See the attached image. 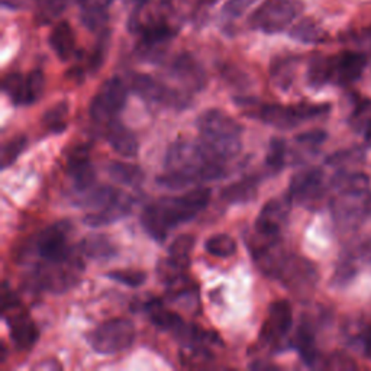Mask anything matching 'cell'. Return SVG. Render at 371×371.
Instances as JSON below:
<instances>
[{
  "label": "cell",
  "mask_w": 371,
  "mask_h": 371,
  "mask_svg": "<svg viewBox=\"0 0 371 371\" xmlns=\"http://www.w3.org/2000/svg\"><path fill=\"white\" fill-rule=\"evenodd\" d=\"M211 200V190L197 188L176 197H162L148 206L141 214V225L157 242H164L170 229L190 222L203 212Z\"/></svg>",
  "instance_id": "7a4b0ae2"
},
{
  "label": "cell",
  "mask_w": 371,
  "mask_h": 371,
  "mask_svg": "<svg viewBox=\"0 0 371 371\" xmlns=\"http://www.w3.org/2000/svg\"><path fill=\"white\" fill-rule=\"evenodd\" d=\"M68 4V0H39V5L45 9V15L57 16L60 15Z\"/></svg>",
  "instance_id": "f907efd6"
},
{
  "label": "cell",
  "mask_w": 371,
  "mask_h": 371,
  "mask_svg": "<svg viewBox=\"0 0 371 371\" xmlns=\"http://www.w3.org/2000/svg\"><path fill=\"white\" fill-rule=\"evenodd\" d=\"M110 280L122 283L128 287H141L147 282V274L141 270H115L108 273Z\"/></svg>",
  "instance_id": "b9f144b4"
},
{
  "label": "cell",
  "mask_w": 371,
  "mask_h": 371,
  "mask_svg": "<svg viewBox=\"0 0 371 371\" xmlns=\"http://www.w3.org/2000/svg\"><path fill=\"white\" fill-rule=\"evenodd\" d=\"M200 145L206 154L226 162L240 154L242 148V125L221 109L204 110L197 118Z\"/></svg>",
  "instance_id": "3957f363"
},
{
  "label": "cell",
  "mask_w": 371,
  "mask_h": 371,
  "mask_svg": "<svg viewBox=\"0 0 371 371\" xmlns=\"http://www.w3.org/2000/svg\"><path fill=\"white\" fill-rule=\"evenodd\" d=\"M128 87L119 77L106 80L99 89L98 95L91 100L90 115L99 124H108L115 119L126 105Z\"/></svg>",
  "instance_id": "52a82bcc"
},
{
  "label": "cell",
  "mask_w": 371,
  "mask_h": 371,
  "mask_svg": "<svg viewBox=\"0 0 371 371\" xmlns=\"http://www.w3.org/2000/svg\"><path fill=\"white\" fill-rule=\"evenodd\" d=\"M371 214V196L342 195L332 202V215L341 229L357 228Z\"/></svg>",
  "instance_id": "8fae6325"
},
{
  "label": "cell",
  "mask_w": 371,
  "mask_h": 371,
  "mask_svg": "<svg viewBox=\"0 0 371 371\" xmlns=\"http://www.w3.org/2000/svg\"><path fill=\"white\" fill-rule=\"evenodd\" d=\"M332 82V57L318 56L308 67V83L313 89H320Z\"/></svg>",
  "instance_id": "f546056e"
},
{
  "label": "cell",
  "mask_w": 371,
  "mask_h": 371,
  "mask_svg": "<svg viewBox=\"0 0 371 371\" xmlns=\"http://www.w3.org/2000/svg\"><path fill=\"white\" fill-rule=\"evenodd\" d=\"M289 35L293 39L304 44H322L325 42V39H327V32H325L311 18L299 20L296 25H293Z\"/></svg>",
  "instance_id": "f1b7e54d"
},
{
  "label": "cell",
  "mask_w": 371,
  "mask_h": 371,
  "mask_svg": "<svg viewBox=\"0 0 371 371\" xmlns=\"http://www.w3.org/2000/svg\"><path fill=\"white\" fill-rule=\"evenodd\" d=\"M82 263L77 255H72L68 260L48 263L44 261L34 271L32 282L45 290L65 292L72 287L79 278Z\"/></svg>",
  "instance_id": "8992f818"
},
{
  "label": "cell",
  "mask_w": 371,
  "mask_h": 371,
  "mask_svg": "<svg viewBox=\"0 0 371 371\" xmlns=\"http://www.w3.org/2000/svg\"><path fill=\"white\" fill-rule=\"evenodd\" d=\"M260 119L264 124L274 126L277 129H292L304 122L300 118V113L296 105L285 106L278 103L263 105Z\"/></svg>",
  "instance_id": "7402d4cb"
},
{
  "label": "cell",
  "mask_w": 371,
  "mask_h": 371,
  "mask_svg": "<svg viewBox=\"0 0 371 371\" xmlns=\"http://www.w3.org/2000/svg\"><path fill=\"white\" fill-rule=\"evenodd\" d=\"M367 58L364 54L345 51L332 57V82L339 86H350L356 83L365 68Z\"/></svg>",
  "instance_id": "e0dca14e"
},
{
  "label": "cell",
  "mask_w": 371,
  "mask_h": 371,
  "mask_svg": "<svg viewBox=\"0 0 371 371\" xmlns=\"http://www.w3.org/2000/svg\"><path fill=\"white\" fill-rule=\"evenodd\" d=\"M72 225L58 222L45 228L35 238V251L42 261H64L74 254L68 245V232Z\"/></svg>",
  "instance_id": "9c48e42d"
},
{
  "label": "cell",
  "mask_w": 371,
  "mask_h": 371,
  "mask_svg": "<svg viewBox=\"0 0 371 371\" xmlns=\"http://www.w3.org/2000/svg\"><path fill=\"white\" fill-rule=\"evenodd\" d=\"M0 301H2V313L4 315L20 308L19 297L9 289L6 282H4V285H2V296H0Z\"/></svg>",
  "instance_id": "681fc988"
},
{
  "label": "cell",
  "mask_w": 371,
  "mask_h": 371,
  "mask_svg": "<svg viewBox=\"0 0 371 371\" xmlns=\"http://www.w3.org/2000/svg\"><path fill=\"white\" fill-rule=\"evenodd\" d=\"M45 91V76L41 70H34L27 76L25 106L37 103Z\"/></svg>",
  "instance_id": "60d3db41"
},
{
  "label": "cell",
  "mask_w": 371,
  "mask_h": 371,
  "mask_svg": "<svg viewBox=\"0 0 371 371\" xmlns=\"http://www.w3.org/2000/svg\"><path fill=\"white\" fill-rule=\"evenodd\" d=\"M259 192V180L255 177H247L240 181L229 184L222 190V199L228 203L238 204L248 203L255 199Z\"/></svg>",
  "instance_id": "4316f807"
},
{
  "label": "cell",
  "mask_w": 371,
  "mask_h": 371,
  "mask_svg": "<svg viewBox=\"0 0 371 371\" xmlns=\"http://www.w3.org/2000/svg\"><path fill=\"white\" fill-rule=\"evenodd\" d=\"M135 339V327L126 318H113L102 322L87 335L91 350L102 356L126 351Z\"/></svg>",
  "instance_id": "277c9868"
},
{
  "label": "cell",
  "mask_w": 371,
  "mask_h": 371,
  "mask_svg": "<svg viewBox=\"0 0 371 371\" xmlns=\"http://www.w3.org/2000/svg\"><path fill=\"white\" fill-rule=\"evenodd\" d=\"M257 0H226L223 5V15L228 18H240L242 16Z\"/></svg>",
  "instance_id": "f6af8a7d"
},
{
  "label": "cell",
  "mask_w": 371,
  "mask_h": 371,
  "mask_svg": "<svg viewBox=\"0 0 371 371\" xmlns=\"http://www.w3.org/2000/svg\"><path fill=\"white\" fill-rule=\"evenodd\" d=\"M331 186L339 192V195H364L370 190V178L364 173L342 170L332 177Z\"/></svg>",
  "instance_id": "d4e9b609"
},
{
  "label": "cell",
  "mask_w": 371,
  "mask_h": 371,
  "mask_svg": "<svg viewBox=\"0 0 371 371\" xmlns=\"http://www.w3.org/2000/svg\"><path fill=\"white\" fill-rule=\"evenodd\" d=\"M132 209V200L131 196H128L125 192L121 193V196L116 199L113 203L108 204L106 207L99 209V211H91L84 218V225L90 228H102L108 226L110 223H115L129 215Z\"/></svg>",
  "instance_id": "ac0fdd59"
},
{
  "label": "cell",
  "mask_w": 371,
  "mask_h": 371,
  "mask_svg": "<svg viewBox=\"0 0 371 371\" xmlns=\"http://www.w3.org/2000/svg\"><path fill=\"white\" fill-rule=\"evenodd\" d=\"M293 325V312L287 300H277L268 306L266 320L260 332L264 346H280Z\"/></svg>",
  "instance_id": "30bf717a"
},
{
  "label": "cell",
  "mask_w": 371,
  "mask_h": 371,
  "mask_svg": "<svg viewBox=\"0 0 371 371\" xmlns=\"http://www.w3.org/2000/svg\"><path fill=\"white\" fill-rule=\"evenodd\" d=\"M363 158H364V154L361 150H342L328 157L327 162L330 166L342 167L346 164H353V162H358Z\"/></svg>",
  "instance_id": "ee69618b"
},
{
  "label": "cell",
  "mask_w": 371,
  "mask_h": 371,
  "mask_svg": "<svg viewBox=\"0 0 371 371\" xmlns=\"http://www.w3.org/2000/svg\"><path fill=\"white\" fill-rule=\"evenodd\" d=\"M358 266L360 264L351 257V254L345 251L341 255L339 261L337 263V267L332 275V285L335 287H345L346 285H350L358 273V268H360Z\"/></svg>",
  "instance_id": "1f68e13d"
},
{
  "label": "cell",
  "mask_w": 371,
  "mask_h": 371,
  "mask_svg": "<svg viewBox=\"0 0 371 371\" xmlns=\"http://www.w3.org/2000/svg\"><path fill=\"white\" fill-rule=\"evenodd\" d=\"M206 251L219 259H229L232 255H235L238 247L235 240L228 234H216L209 238L204 244Z\"/></svg>",
  "instance_id": "e575fe53"
},
{
  "label": "cell",
  "mask_w": 371,
  "mask_h": 371,
  "mask_svg": "<svg viewBox=\"0 0 371 371\" xmlns=\"http://www.w3.org/2000/svg\"><path fill=\"white\" fill-rule=\"evenodd\" d=\"M51 50L61 61H68L76 51V37L68 22H60L54 27L48 37Z\"/></svg>",
  "instance_id": "603a6c76"
},
{
  "label": "cell",
  "mask_w": 371,
  "mask_h": 371,
  "mask_svg": "<svg viewBox=\"0 0 371 371\" xmlns=\"http://www.w3.org/2000/svg\"><path fill=\"white\" fill-rule=\"evenodd\" d=\"M8 327L11 339L19 351H30L31 348L38 342L39 331L35 322L30 318L28 313L22 312L20 308L4 315Z\"/></svg>",
  "instance_id": "5bb4252c"
},
{
  "label": "cell",
  "mask_w": 371,
  "mask_h": 371,
  "mask_svg": "<svg viewBox=\"0 0 371 371\" xmlns=\"http://www.w3.org/2000/svg\"><path fill=\"white\" fill-rule=\"evenodd\" d=\"M301 12L304 2L300 0H266L251 15L249 23L254 30L273 35L287 30Z\"/></svg>",
  "instance_id": "5b68a950"
},
{
  "label": "cell",
  "mask_w": 371,
  "mask_h": 371,
  "mask_svg": "<svg viewBox=\"0 0 371 371\" xmlns=\"http://www.w3.org/2000/svg\"><path fill=\"white\" fill-rule=\"evenodd\" d=\"M195 244H196V240L193 235H189V234H183V235H178L173 244L170 245V249H169V257H171L173 260L188 266L190 264V254L195 248Z\"/></svg>",
  "instance_id": "74e56055"
},
{
  "label": "cell",
  "mask_w": 371,
  "mask_h": 371,
  "mask_svg": "<svg viewBox=\"0 0 371 371\" xmlns=\"http://www.w3.org/2000/svg\"><path fill=\"white\" fill-rule=\"evenodd\" d=\"M223 177H226L225 162L209 157L200 143L180 139L167 150L164 173L158 176L157 183L162 188L177 190Z\"/></svg>",
  "instance_id": "6da1fadb"
},
{
  "label": "cell",
  "mask_w": 371,
  "mask_h": 371,
  "mask_svg": "<svg viewBox=\"0 0 371 371\" xmlns=\"http://www.w3.org/2000/svg\"><path fill=\"white\" fill-rule=\"evenodd\" d=\"M77 2L82 5V6H84V5H87V0H77Z\"/></svg>",
  "instance_id": "816d5d0a"
},
{
  "label": "cell",
  "mask_w": 371,
  "mask_h": 371,
  "mask_svg": "<svg viewBox=\"0 0 371 371\" xmlns=\"http://www.w3.org/2000/svg\"><path fill=\"white\" fill-rule=\"evenodd\" d=\"M109 31L105 30L102 31L100 39L98 41L96 46H95V51H93L91 57H90V70L91 72H98V70L105 63V57L108 53V46H109Z\"/></svg>",
  "instance_id": "7bdbcfd3"
},
{
  "label": "cell",
  "mask_w": 371,
  "mask_h": 371,
  "mask_svg": "<svg viewBox=\"0 0 371 371\" xmlns=\"http://www.w3.org/2000/svg\"><path fill=\"white\" fill-rule=\"evenodd\" d=\"M80 251L86 257L93 260H109L118 252L116 245L102 234H91L86 237L80 244Z\"/></svg>",
  "instance_id": "484cf974"
},
{
  "label": "cell",
  "mask_w": 371,
  "mask_h": 371,
  "mask_svg": "<svg viewBox=\"0 0 371 371\" xmlns=\"http://www.w3.org/2000/svg\"><path fill=\"white\" fill-rule=\"evenodd\" d=\"M68 112H70V108L65 102L56 103L42 115V125L54 134L64 132L67 129Z\"/></svg>",
  "instance_id": "d6a6232c"
},
{
  "label": "cell",
  "mask_w": 371,
  "mask_h": 371,
  "mask_svg": "<svg viewBox=\"0 0 371 371\" xmlns=\"http://www.w3.org/2000/svg\"><path fill=\"white\" fill-rule=\"evenodd\" d=\"M106 139L115 152L122 157L134 158L138 155L139 144L135 134L118 119H112L106 124Z\"/></svg>",
  "instance_id": "d6986e66"
},
{
  "label": "cell",
  "mask_w": 371,
  "mask_h": 371,
  "mask_svg": "<svg viewBox=\"0 0 371 371\" xmlns=\"http://www.w3.org/2000/svg\"><path fill=\"white\" fill-rule=\"evenodd\" d=\"M67 170L74 189L79 193H84L91 188H95L96 171L90 161L89 147L80 145L70 152L67 160Z\"/></svg>",
  "instance_id": "4fadbf2b"
},
{
  "label": "cell",
  "mask_w": 371,
  "mask_h": 371,
  "mask_svg": "<svg viewBox=\"0 0 371 371\" xmlns=\"http://www.w3.org/2000/svg\"><path fill=\"white\" fill-rule=\"evenodd\" d=\"M106 22H108V12L105 6L102 5L83 6L82 23L89 31H105Z\"/></svg>",
  "instance_id": "f35d334b"
},
{
  "label": "cell",
  "mask_w": 371,
  "mask_h": 371,
  "mask_svg": "<svg viewBox=\"0 0 371 371\" xmlns=\"http://www.w3.org/2000/svg\"><path fill=\"white\" fill-rule=\"evenodd\" d=\"M290 202H292L290 196L286 199L274 197L268 200L263 206L254 226L263 232H267V234L280 237V230L286 223L290 212Z\"/></svg>",
  "instance_id": "2e32d148"
},
{
  "label": "cell",
  "mask_w": 371,
  "mask_h": 371,
  "mask_svg": "<svg viewBox=\"0 0 371 371\" xmlns=\"http://www.w3.org/2000/svg\"><path fill=\"white\" fill-rule=\"evenodd\" d=\"M186 270H188V266L173 260L171 257L161 260L157 264V275L160 278V282L167 286H171L178 280H181L186 274Z\"/></svg>",
  "instance_id": "d590c367"
},
{
  "label": "cell",
  "mask_w": 371,
  "mask_h": 371,
  "mask_svg": "<svg viewBox=\"0 0 371 371\" xmlns=\"http://www.w3.org/2000/svg\"><path fill=\"white\" fill-rule=\"evenodd\" d=\"M275 278L280 280L289 292L297 296H304L315 287L318 282V271L309 260L287 254L275 274Z\"/></svg>",
  "instance_id": "ba28073f"
},
{
  "label": "cell",
  "mask_w": 371,
  "mask_h": 371,
  "mask_svg": "<svg viewBox=\"0 0 371 371\" xmlns=\"http://www.w3.org/2000/svg\"><path fill=\"white\" fill-rule=\"evenodd\" d=\"M294 348L299 351L301 360L305 361L306 365L309 367H318L320 361V356L316 348V341H315V332L312 325L308 322H301L300 327L296 332L294 337Z\"/></svg>",
  "instance_id": "cb8c5ba5"
},
{
  "label": "cell",
  "mask_w": 371,
  "mask_h": 371,
  "mask_svg": "<svg viewBox=\"0 0 371 371\" xmlns=\"http://www.w3.org/2000/svg\"><path fill=\"white\" fill-rule=\"evenodd\" d=\"M131 87L136 95L148 103H170L173 89L160 83L148 74H136L131 80Z\"/></svg>",
  "instance_id": "ffe728a7"
},
{
  "label": "cell",
  "mask_w": 371,
  "mask_h": 371,
  "mask_svg": "<svg viewBox=\"0 0 371 371\" xmlns=\"http://www.w3.org/2000/svg\"><path fill=\"white\" fill-rule=\"evenodd\" d=\"M108 174L112 180L118 184L129 186V188H138L144 181V171L131 162L112 161L108 166Z\"/></svg>",
  "instance_id": "83f0119b"
},
{
  "label": "cell",
  "mask_w": 371,
  "mask_h": 371,
  "mask_svg": "<svg viewBox=\"0 0 371 371\" xmlns=\"http://www.w3.org/2000/svg\"><path fill=\"white\" fill-rule=\"evenodd\" d=\"M323 367L331 368V370H354L357 368L354 360L351 357H348L344 353H334L325 360Z\"/></svg>",
  "instance_id": "c3c4849f"
},
{
  "label": "cell",
  "mask_w": 371,
  "mask_h": 371,
  "mask_svg": "<svg viewBox=\"0 0 371 371\" xmlns=\"http://www.w3.org/2000/svg\"><path fill=\"white\" fill-rule=\"evenodd\" d=\"M286 155H287V145L285 143V139L273 138L266 154V166L270 170V173L277 174L285 169Z\"/></svg>",
  "instance_id": "836d02e7"
},
{
  "label": "cell",
  "mask_w": 371,
  "mask_h": 371,
  "mask_svg": "<svg viewBox=\"0 0 371 371\" xmlns=\"http://www.w3.org/2000/svg\"><path fill=\"white\" fill-rule=\"evenodd\" d=\"M348 252L358 264H371V237L360 241L356 247L348 249Z\"/></svg>",
  "instance_id": "7dc6e473"
},
{
  "label": "cell",
  "mask_w": 371,
  "mask_h": 371,
  "mask_svg": "<svg viewBox=\"0 0 371 371\" xmlns=\"http://www.w3.org/2000/svg\"><path fill=\"white\" fill-rule=\"evenodd\" d=\"M144 309L147 311L151 322L155 325L158 330L171 332L176 337H178V334L183 331V328L186 327V325H188L178 313L169 311L164 306V304H162V301L158 299L148 300L144 306Z\"/></svg>",
  "instance_id": "44dd1931"
},
{
  "label": "cell",
  "mask_w": 371,
  "mask_h": 371,
  "mask_svg": "<svg viewBox=\"0 0 371 371\" xmlns=\"http://www.w3.org/2000/svg\"><path fill=\"white\" fill-rule=\"evenodd\" d=\"M171 73L176 80L190 91H200L207 82L203 65L189 53H183L176 57Z\"/></svg>",
  "instance_id": "9a60e30c"
},
{
  "label": "cell",
  "mask_w": 371,
  "mask_h": 371,
  "mask_svg": "<svg viewBox=\"0 0 371 371\" xmlns=\"http://www.w3.org/2000/svg\"><path fill=\"white\" fill-rule=\"evenodd\" d=\"M325 174L318 167L301 170L290 180L289 196L300 204H316L325 196Z\"/></svg>",
  "instance_id": "7c38bea8"
},
{
  "label": "cell",
  "mask_w": 371,
  "mask_h": 371,
  "mask_svg": "<svg viewBox=\"0 0 371 371\" xmlns=\"http://www.w3.org/2000/svg\"><path fill=\"white\" fill-rule=\"evenodd\" d=\"M27 148V136L19 135L12 138L8 141L0 151V162H2V169H8L9 166L15 164V161L19 158V155Z\"/></svg>",
  "instance_id": "ab89813d"
},
{
  "label": "cell",
  "mask_w": 371,
  "mask_h": 371,
  "mask_svg": "<svg viewBox=\"0 0 371 371\" xmlns=\"http://www.w3.org/2000/svg\"><path fill=\"white\" fill-rule=\"evenodd\" d=\"M327 138H328V134L325 131L313 129V131L299 134L296 136V141L301 145H306L311 148H318L319 145H322L325 141H327Z\"/></svg>",
  "instance_id": "bcb514c9"
},
{
  "label": "cell",
  "mask_w": 371,
  "mask_h": 371,
  "mask_svg": "<svg viewBox=\"0 0 371 371\" xmlns=\"http://www.w3.org/2000/svg\"><path fill=\"white\" fill-rule=\"evenodd\" d=\"M2 90L8 98L16 105H25V90H27V77L19 73L8 74L2 82Z\"/></svg>",
  "instance_id": "8d00e7d4"
},
{
  "label": "cell",
  "mask_w": 371,
  "mask_h": 371,
  "mask_svg": "<svg viewBox=\"0 0 371 371\" xmlns=\"http://www.w3.org/2000/svg\"><path fill=\"white\" fill-rule=\"evenodd\" d=\"M270 76L274 86L280 90H287L294 77V60L293 58H277L271 63Z\"/></svg>",
  "instance_id": "4dcf8cb0"
}]
</instances>
